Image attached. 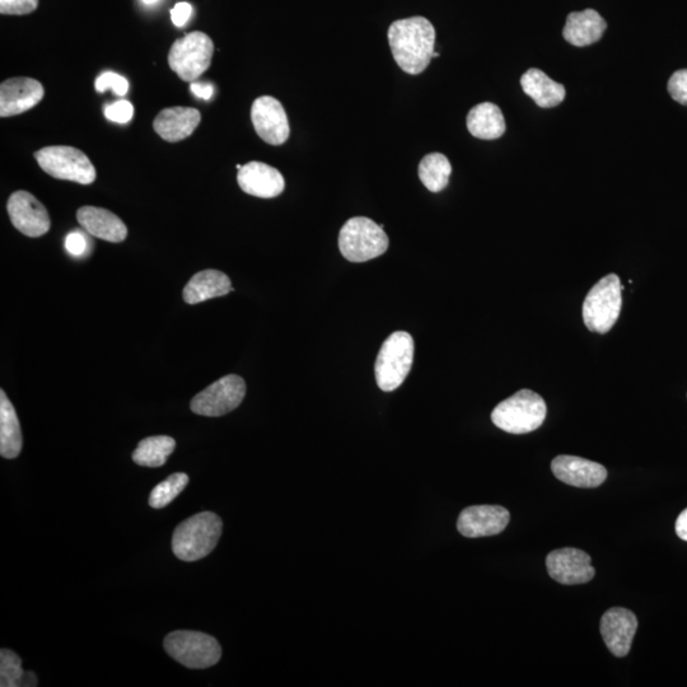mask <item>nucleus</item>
Masks as SVG:
<instances>
[{
    "label": "nucleus",
    "instance_id": "nucleus-1",
    "mask_svg": "<svg viewBox=\"0 0 687 687\" xmlns=\"http://www.w3.org/2000/svg\"><path fill=\"white\" fill-rule=\"evenodd\" d=\"M389 42L395 62L405 73L418 76L434 58L436 30L424 17H411L392 23Z\"/></svg>",
    "mask_w": 687,
    "mask_h": 687
},
{
    "label": "nucleus",
    "instance_id": "nucleus-2",
    "mask_svg": "<svg viewBox=\"0 0 687 687\" xmlns=\"http://www.w3.org/2000/svg\"><path fill=\"white\" fill-rule=\"evenodd\" d=\"M223 523L216 513L195 514L177 526L172 551L182 562H196L208 556L222 536Z\"/></svg>",
    "mask_w": 687,
    "mask_h": 687
},
{
    "label": "nucleus",
    "instance_id": "nucleus-3",
    "mask_svg": "<svg viewBox=\"0 0 687 687\" xmlns=\"http://www.w3.org/2000/svg\"><path fill=\"white\" fill-rule=\"evenodd\" d=\"M544 399L531 390L516 392L493 410L492 422L502 431L511 434H526L536 431L545 422Z\"/></svg>",
    "mask_w": 687,
    "mask_h": 687
},
{
    "label": "nucleus",
    "instance_id": "nucleus-4",
    "mask_svg": "<svg viewBox=\"0 0 687 687\" xmlns=\"http://www.w3.org/2000/svg\"><path fill=\"white\" fill-rule=\"evenodd\" d=\"M390 241L385 228L366 217L349 219L340 229L341 255L352 263H366L385 254Z\"/></svg>",
    "mask_w": 687,
    "mask_h": 687
},
{
    "label": "nucleus",
    "instance_id": "nucleus-5",
    "mask_svg": "<svg viewBox=\"0 0 687 687\" xmlns=\"http://www.w3.org/2000/svg\"><path fill=\"white\" fill-rule=\"evenodd\" d=\"M620 278L616 274L607 275L588 292L583 303V321L592 333L606 334L618 321L623 298Z\"/></svg>",
    "mask_w": 687,
    "mask_h": 687
},
{
    "label": "nucleus",
    "instance_id": "nucleus-6",
    "mask_svg": "<svg viewBox=\"0 0 687 687\" xmlns=\"http://www.w3.org/2000/svg\"><path fill=\"white\" fill-rule=\"evenodd\" d=\"M414 350L413 336L405 331H396L385 340L375 366L376 382L382 391H395L403 385L413 367Z\"/></svg>",
    "mask_w": 687,
    "mask_h": 687
},
{
    "label": "nucleus",
    "instance_id": "nucleus-7",
    "mask_svg": "<svg viewBox=\"0 0 687 687\" xmlns=\"http://www.w3.org/2000/svg\"><path fill=\"white\" fill-rule=\"evenodd\" d=\"M165 649L175 661L194 670H204L217 665L222 657V648L216 638L189 630H177L168 634Z\"/></svg>",
    "mask_w": 687,
    "mask_h": 687
},
{
    "label": "nucleus",
    "instance_id": "nucleus-8",
    "mask_svg": "<svg viewBox=\"0 0 687 687\" xmlns=\"http://www.w3.org/2000/svg\"><path fill=\"white\" fill-rule=\"evenodd\" d=\"M35 158L42 171L54 179L73 181L81 185L95 182L96 168L90 158L77 148L68 146H51L41 148Z\"/></svg>",
    "mask_w": 687,
    "mask_h": 687
},
{
    "label": "nucleus",
    "instance_id": "nucleus-9",
    "mask_svg": "<svg viewBox=\"0 0 687 687\" xmlns=\"http://www.w3.org/2000/svg\"><path fill=\"white\" fill-rule=\"evenodd\" d=\"M214 44L204 32H191L174 42L168 54L170 68L182 81L194 82L212 63Z\"/></svg>",
    "mask_w": 687,
    "mask_h": 687
},
{
    "label": "nucleus",
    "instance_id": "nucleus-10",
    "mask_svg": "<svg viewBox=\"0 0 687 687\" xmlns=\"http://www.w3.org/2000/svg\"><path fill=\"white\" fill-rule=\"evenodd\" d=\"M246 395V382L237 375H227L199 392L191 400L193 413L202 417H223L241 405Z\"/></svg>",
    "mask_w": 687,
    "mask_h": 687
},
{
    "label": "nucleus",
    "instance_id": "nucleus-11",
    "mask_svg": "<svg viewBox=\"0 0 687 687\" xmlns=\"http://www.w3.org/2000/svg\"><path fill=\"white\" fill-rule=\"evenodd\" d=\"M7 210L14 228L22 235L37 238L50 231L48 209L28 191H16L9 196Z\"/></svg>",
    "mask_w": 687,
    "mask_h": 687
},
{
    "label": "nucleus",
    "instance_id": "nucleus-12",
    "mask_svg": "<svg viewBox=\"0 0 687 687\" xmlns=\"http://www.w3.org/2000/svg\"><path fill=\"white\" fill-rule=\"evenodd\" d=\"M251 120L257 135L270 146H282L287 142L291 128L287 112L277 98L261 96L251 107Z\"/></svg>",
    "mask_w": 687,
    "mask_h": 687
},
{
    "label": "nucleus",
    "instance_id": "nucleus-13",
    "mask_svg": "<svg viewBox=\"0 0 687 687\" xmlns=\"http://www.w3.org/2000/svg\"><path fill=\"white\" fill-rule=\"evenodd\" d=\"M546 568L554 581L567 586L588 583L596 574L591 556L573 548L551 551L546 558Z\"/></svg>",
    "mask_w": 687,
    "mask_h": 687
},
{
    "label": "nucleus",
    "instance_id": "nucleus-14",
    "mask_svg": "<svg viewBox=\"0 0 687 687\" xmlns=\"http://www.w3.org/2000/svg\"><path fill=\"white\" fill-rule=\"evenodd\" d=\"M511 514L499 506H474L465 508L457 521V530L467 539H479L502 534L506 530Z\"/></svg>",
    "mask_w": 687,
    "mask_h": 687
},
{
    "label": "nucleus",
    "instance_id": "nucleus-15",
    "mask_svg": "<svg viewBox=\"0 0 687 687\" xmlns=\"http://www.w3.org/2000/svg\"><path fill=\"white\" fill-rule=\"evenodd\" d=\"M45 90L36 79L16 77L0 86V116L11 118L31 110L44 98Z\"/></svg>",
    "mask_w": 687,
    "mask_h": 687
},
{
    "label": "nucleus",
    "instance_id": "nucleus-16",
    "mask_svg": "<svg viewBox=\"0 0 687 687\" xmlns=\"http://www.w3.org/2000/svg\"><path fill=\"white\" fill-rule=\"evenodd\" d=\"M638 629L637 616L623 607L607 610L601 619V635L616 657L628 656Z\"/></svg>",
    "mask_w": 687,
    "mask_h": 687
},
{
    "label": "nucleus",
    "instance_id": "nucleus-17",
    "mask_svg": "<svg viewBox=\"0 0 687 687\" xmlns=\"http://www.w3.org/2000/svg\"><path fill=\"white\" fill-rule=\"evenodd\" d=\"M551 470L556 479L576 488H597L607 479V470L604 466L576 456L555 457L551 462Z\"/></svg>",
    "mask_w": 687,
    "mask_h": 687
},
{
    "label": "nucleus",
    "instance_id": "nucleus-18",
    "mask_svg": "<svg viewBox=\"0 0 687 687\" xmlns=\"http://www.w3.org/2000/svg\"><path fill=\"white\" fill-rule=\"evenodd\" d=\"M237 182L243 193L261 199L277 198L285 188L284 177L277 168L257 161L238 170Z\"/></svg>",
    "mask_w": 687,
    "mask_h": 687
},
{
    "label": "nucleus",
    "instance_id": "nucleus-19",
    "mask_svg": "<svg viewBox=\"0 0 687 687\" xmlns=\"http://www.w3.org/2000/svg\"><path fill=\"white\" fill-rule=\"evenodd\" d=\"M202 121V114L193 107H170L157 115L153 128L163 140L170 143L189 138Z\"/></svg>",
    "mask_w": 687,
    "mask_h": 687
},
{
    "label": "nucleus",
    "instance_id": "nucleus-20",
    "mask_svg": "<svg viewBox=\"0 0 687 687\" xmlns=\"http://www.w3.org/2000/svg\"><path fill=\"white\" fill-rule=\"evenodd\" d=\"M77 219L91 236L100 238V240L120 243L128 237V228H126L125 223L110 210L82 207L78 209Z\"/></svg>",
    "mask_w": 687,
    "mask_h": 687
},
{
    "label": "nucleus",
    "instance_id": "nucleus-21",
    "mask_svg": "<svg viewBox=\"0 0 687 687\" xmlns=\"http://www.w3.org/2000/svg\"><path fill=\"white\" fill-rule=\"evenodd\" d=\"M607 28L604 17L595 9L570 13L565 22L563 36L570 45L584 48L602 39Z\"/></svg>",
    "mask_w": 687,
    "mask_h": 687
},
{
    "label": "nucleus",
    "instance_id": "nucleus-22",
    "mask_svg": "<svg viewBox=\"0 0 687 687\" xmlns=\"http://www.w3.org/2000/svg\"><path fill=\"white\" fill-rule=\"evenodd\" d=\"M229 292H235L231 279L222 271L209 269L196 273L185 285L182 296L188 305H198L208 299L227 296Z\"/></svg>",
    "mask_w": 687,
    "mask_h": 687
},
{
    "label": "nucleus",
    "instance_id": "nucleus-23",
    "mask_svg": "<svg viewBox=\"0 0 687 687\" xmlns=\"http://www.w3.org/2000/svg\"><path fill=\"white\" fill-rule=\"evenodd\" d=\"M523 92L542 109H551L564 101L563 84L553 81L548 74L537 68L528 69L521 78Z\"/></svg>",
    "mask_w": 687,
    "mask_h": 687
},
{
    "label": "nucleus",
    "instance_id": "nucleus-24",
    "mask_svg": "<svg viewBox=\"0 0 687 687\" xmlns=\"http://www.w3.org/2000/svg\"><path fill=\"white\" fill-rule=\"evenodd\" d=\"M466 124L471 135L483 140L498 139L507 129L502 110L492 102L472 107L467 115Z\"/></svg>",
    "mask_w": 687,
    "mask_h": 687
},
{
    "label": "nucleus",
    "instance_id": "nucleus-25",
    "mask_svg": "<svg viewBox=\"0 0 687 687\" xmlns=\"http://www.w3.org/2000/svg\"><path fill=\"white\" fill-rule=\"evenodd\" d=\"M23 438L16 409L4 390L0 391V455L8 460L20 456Z\"/></svg>",
    "mask_w": 687,
    "mask_h": 687
},
{
    "label": "nucleus",
    "instance_id": "nucleus-26",
    "mask_svg": "<svg viewBox=\"0 0 687 687\" xmlns=\"http://www.w3.org/2000/svg\"><path fill=\"white\" fill-rule=\"evenodd\" d=\"M176 441L168 436L144 438L133 452L135 464L144 467H161L175 451Z\"/></svg>",
    "mask_w": 687,
    "mask_h": 687
},
{
    "label": "nucleus",
    "instance_id": "nucleus-27",
    "mask_svg": "<svg viewBox=\"0 0 687 687\" xmlns=\"http://www.w3.org/2000/svg\"><path fill=\"white\" fill-rule=\"evenodd\" d=\"M418 174L425 188L432 193H441L450 182L452 166L445 154L431 153L420 161Z\"/></svg>",
    "mask_w": 687,
    "mask_h": 687
},
{
    "label": "nucleus",
    "instance_id": "nucleus-28",
    "mask_svg": "<svg viewBox=\"0 0 687 687\" xmlns=\"http://www.w3.org/2000/svg\"><path fill=\"white\" fill-rule=\"evenodd\" d=\"M0 686L34 687L37 677L34 672L23 671L21 658L9 649L0 652Z\"/></svg>",
    "mask_w": 687,
    "mask_h": 687
},
{
    "label": "nucleus",
    "instance_id": "nucleus-29",
    "mask_svg": "<svg viewBox=\"0 0 687 687\" xmlns=\"http://www.w3.org/2000/svg\"><path fill=\"white\" fill-rule=\"evenodd\" d=\"M189 476L184 472H177V474L168 476L165 481L158 484L149 495V506L154 509H162L174 502L179 494L184 492V489L189 484Z\"/></svg>",
    "mask_w": 687,
    "mask_h": 687
},
{
    "label": "nucleus",
    "instance_id": "nucleus-30",
    "mask_svg": "<svg viewBox=\"0 0 687 687\" xmlns=\"http://www.w3.org/2000/svg\"><path fill=\"white\" fill-rule=\"evenodd\" d=\"M96 91L104 93L107 90H112L118 96H125L129 91V82L119 74L107 72L96 79Z\"/></svg>",
    "mask_w": 687,
    "mask_h": 687
},
{
    "label": "nucleus",
    "instance_id": "nucleus-31",
    "mask_svg": "<svg viewBox=\"0 0 687 687\" xmlns=\"http://www.w3.org/2000/svg\"><path fill=\"white\" fill-rule=\"evenodd\" d=\"M667 88L672 100L687 106V69L677 70L672 74Z\"/></svg>",
    "mask_w": 687,
    "mask_h": 687
},
{
    "label": "nucleus",
    "instance_id": "nucleus-32",
    "mask_svg": "<svg viewBox=\"0 0 687 687\" xmlns=\"http://www.w3.org/2000/svg\"><path fill=\"white\" fill-rule=\"evenodd\" d=\"M39 0H0V13L23 16L36 11Z\"/></svg>",
    "mask_w": 687,
    "mask_h": 687
},
{
    "label": "nucleus",
    "instance_id": "nucleus-33",
    "mask_svg": "<svg viewBox=\"0 0 687 687\" xmlns=\"http://www.w3.org/2000/svg\"><path fill=\"white\" fill-rule=\"evenodd\" d=\"M134 115V107L129 101H118L115 104L107 106L105 109V116L107 119L114 121V123L126 124L132 120Z\"/></svg>",
    "mask_w": 687,
    "mask_h": 687
},
{
    "label": "nucleus",
    "instance_id": "nucleus-34",
    "mask_svg": "<svg viewBox=\"0 0 687 687\" xmlns=\"http://www.w3.org/2000/svg\"><path fill=\"white\" fill-rule=\"evenodd\" d=\"M87 247V238L79 231L69 233L67 238H65V249H67L72 256L79 257L86 254Z\"/></svg>",
    "mask_w": 687,
    "mask_h": 687
},
{
    "label": "nucleus",
    "instance_id": "nucleus-35",
    "mask_svg": "<svg viewBox=\"0 0 687 687\" xmlns=\"http://www.w3.org/2000/svg\"><path fill=\"white\" fill-rule=\"evenodd\" d=\"M191 11H193V8H191L189 3H177L176 6L171 9V20L174 22V25L177 27L184 26L185 23L189 21Z\"/></svg>",
    "mask_w": 687,
    "mask_h": 687
},
{
    "label": "nucleus",
    "instance_id": "nucleus-36",
    "mask_svg": "<svg viewBox=\"0 0 687 687\" xmlns=\"http://www.w3.org/2000/svg\"><path fill=\"white\" fill-rule=\"evenodd\" d=\"M190 90L196 97L203 98V100H210V97L213 96V86L209 83L191 82Z\"/></svg>",
    "mask_w": 687,
    "mask_h": 687
},
{
    "label": "nucleus",
    "instance_id": "nucleus-37",
    "mask_svg": "<svg viewBox=\"0 0 687 687\" xmlns=\"http://www.w3.org/2000/svg\"><path fill=\"white\" fill-rule=\"evenodd\" d=\"M676 534L681 540L687 541V508L677 518Z\"/></svg>",
    "mask_w": 687,
    "mask_h": 687
},
{
    "label": "nucleus",
    "instance_id": "nucleus-38",
    "mask_svg": "<svg viewBox=\"0 0 687 687\" xmlns=\"http://www.w3.org/2000/svg\"><path fill=\"white\" fill-rule=\"evenodd\" d=\"M143 2L146 4H154V3H157L158 0H143Z\"/></svg>",
    "mask_w": 687,
    "mask_h": 687
}]
</instances>
